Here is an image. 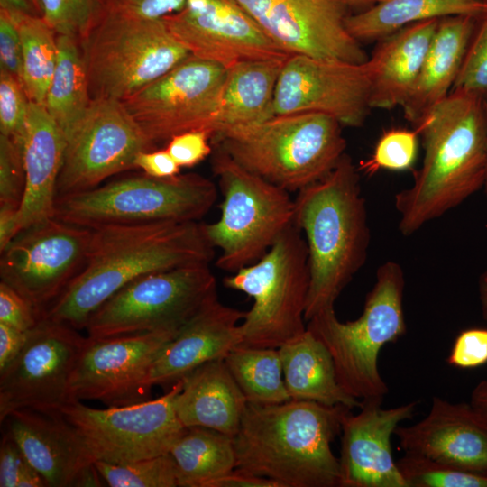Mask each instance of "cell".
Listing matches in <instances>:
<instances>
[{
  "mask_svg": "<svg viewBox=\"0 0 487 487\" xmlns=\"http://www.w3.org/2000/svg\"><path fill=\"white\" fill-rule=\"evenodd\" d=\"M29 99L21 82L0 69V134L22 147Z\"/></svg>",
  "mask_w": 487,
  "mask_h": 487,
  "instance_id": "60d3db41",
  "label": "cell"
},
{
  "mask_svg": "<svg viewBox=\"0 0 487 487\" xmlns=\"http://www.w3.org/2000/svg\"><path fill=\"white\" fill-rule=\"evenodd\" d=\"M226 74L224 67L190 54L121 102L155 146L188 131L205 130L213 136Z\"/></svg>",
  "mask_w": 487,
  "mask_h": 487,
  "instance_id": "4fadbf2b",
  "label": "cell"
},
{
  "mask_svg": "<svg viewBox=\"0 0 487 487\" xmlns=\"http://www.w3.org/2000/svg\"><path fill=\"white\" fill-rule=\"evenodd\" d=\"M407 487H487V475L407 454L396 462Z\"/></svg>",
  "mask_w": 487,
  "mask_h": 487,
  "instance_id": "8d00e7d4",
  "label": "cell"
},
{
  "mask_svg": "<svg viewBox=\"0 0 487 487\" xmlns=\"http://www.w3.org/2000/svg\"><path fill=\"white\" fill-rule=\"evenodd\" d=\"M31 5L35 14L41 16V7L39 0H27Z\"/></svg>",
  "mask_w": 487,
  "mask_h": 487,
  "instance_id": "680465c9",
  "label": "cell"
},
{
  "mask_svg": "<svg viewBox=\"0 0 487 487\" xmlns=\"http://www.w3.org/2000/svg\"><path fill=\"white\" fill-rule=\"evenodd\" d=\"M66 140L57 196L94 188L106 179L134 168L142 151L155 145L121 101L96 98Z\"/></svg>",
  "mask_w": 487,
  "mask_h": 487,
  "instance_id": "9a60e30c",
  "label": "cell"
},
{
  "mask_svg": "<svg viewBox=\"0 0 487 487\" xmlns=\"http://www.w3.org/2000/svg\"><path fill=\"white\" fill-rule=\"evenodd\" d=\"M186 0H105L107 11L148 19H161L178 12Z\"/></svg>",
  "mask_w": 487,
  "mask_h": 487,
  "instance_id": "c3c4849f",
  "label": "cell"
},
{
  "mask_svg": "<svg viewBox=\"0 0 487 487\" xmlns=\"http://www.w3.org/2000/svg\"><path fill=\"white\" fill-rule=\"evenodd\" d=\"M382 401L348 409L341 422L339 487H407L392 458L391 437L400 422L413 417L417 402L391 409Z\"/></svg>",
  "mask_w": 487,
  "mask_h": 487,
  "instance_id": "7402d4cb",
  "label": "cell"
},
{
  "mask_svg": "<svg viewBox=\"0 0 487 487\" xmlns=\"http://www.w3.org/2000/svg\"><path fill=\"white\" fill-rule=\"evenodd\" d=\"M92 99L123 101L190 54L164 21L106 10L80 42Z\"/></svg>",
  "mask_w": 487,
  "mask_h": 487,
  "instance_id": "30bf717a",
  "label": "cell"
},
{
  "mask_svg": "<svg viewBox=\"0 0 487 487\" xmlns=\"http://www.w3.org/2000/svg\"><path fill=\"white\" fill-rule=\"evenodd\" d=\"M69 325L41 317L18 355L0 372V422L20 409H59L86 343Z\"/></svg>",
  "mask_w": 487,
  "mask_h": 487,
  "instance_id": "2e32d148",
  "label": "cell"
},
{
  "mask_svg": "<svg viewBox=\"0 0 487 487\" xmlns=\"http://www.w3.org/2000/svg\"><path fill=\"white\" fill-rule=\"evenodd\" d=\"M211 137L205 130L188 131L173 136L165 148L180 168H189L212 153Z\"/></svg>",
  "mask_w": 487,
  "mask_h": 487,
  "instance_id": "f6af8a7d",
  "label": "cell"
},
{
  "mask_svg": "<svg viewBox=\"0 0 487 487\" xmlns=\"http://www.w3.org/2000/svg\"><path fill=\"white\" fill-rule=\"evenodd\" d=\"M477 20L471 15L439 20L414 89L401 107L414 128L451 92Z\"/></svg>",
  "mask_w": 487,
  "mask_h": 487,
  "instance_id": "83f0119b",
  "label": "cell"
},
{
  "mask_svg": "<svg viewBox=\"0 0 487 487\" xmlns=\"http://www.w3.org/2000/svg\"><path fill=\"white\" fill-rule=\"evenodd\" d=\"M289 55L364 63L369 55L348 32L342 0H236Z\"/></svg>",
  "mask_w": 487,
  "mask_h": 487,
  "instance_id": "ffe728a7",
  "label": "cell"
},
{
  "mask_svg": "<svg viewBox=\"0 0 487 487\" xmlns=\"http://www.w3.org/2000/svg\"><path fill=\"white\" fill-rule=\"evenodd\" d=\"M1 425L48 487L102 485L95 460L60 410L15 409Z\"/></svg>",
  "mask_w": 487,
  "mask_h": 487,
  "instance_id": "44dd1931",
  "label": "cell"
},
{
  "mask_svg": "<svg viewBox=\"0 0 487 487\" xmlns=\"http://www.w3.org/2000/svg\"><path fill=\"white\" fill-rule=\"evenodd\" d=\"M179 330L87 336L70 377L69 401L98 400L111 407L150 400L152 365Z\"/></svg>",
  "mask_w": 487,
  "mask_h": 487,
  "instance_id": "e0dca14e",
  "label": "cell"
},
{
  "mask_svg": "<svg viewBox=\"0 0 487 487\" xmlns=\"http://www.w3.org/2000/svg\"><path fill=\"white\" fill-rule=\"evenodd\" d=\"M309 282L308 246L295 225L261 259L226 276V288L253 299L239 326V345L279 348L303 334Z\"/></svg>",
  "mask_w": 487,
  "mask_h": 487,
  "instance_id": "9c48e42d",
  "label": "cell"
},
{
  "mask_svg": "<svg viewBox=\"0 0 487 487\" xmlns=\"http://www.w3.org/2000/svg\"><path fill=\"white\" fill-rule=\"evenodd\" d=\"M212 170L223 194L220 217L202 223L209 244L221 250L216 266L235 272L254 263L294 225L289 191L249 171L215 148Z\"/></svg>",
  "mask_w": 487,
  "mask_h": 487,
  "instance_id": "ba28073f",
  "label": "cell"
},
{
  "mask_svg": "<svg viewBox=\"0 0 487 487\" xmlns=\"http://www.w3.org/2000/svg\"><path fill=\"white\" fill-rule=\"evenodd\" d=\"M481 1H482V2L485 3V4H487V0H481Z\"/></svg>",
  "mask_w": 487,
  "mask_h": 487,
  "instance_id": "94428289",
  "label": "cell"
},
{
  "mask_svg": "<svg viewBox=\"0 0 487 487\" xmlns=\"http://www.w3.org/2000/svg\"><path fill=\"white\" fill-rule=\"evenodd\" d=\"M182 380L154 400L95 409L71 400L58 410L74 427L96 461L124 464L170 452L185 433L175 400Z\"/></svg>",
  "mask_w": 487,
  "mask_h": 487,
  "instance_id": "7c38bea8",
  "label": "cell"
},
{
  "mask_svg": "<svg viewBox=\"0 0 487 487\" xmlns=\"http://www.w3.org/2000/svg\"><path fill=\"white\" fill-rule=\"evenodd\" d=\"M175 400L181 423L203 427L234 436L247 400L230 373L224 359L206 363L182 379Z\"/></svg>",
  "mask_w": 487,
  "mask_h": 487,
  "instance_id": "4316f807",
  "label": "cell"
},
{
  "mask_svg": "<svg viewBox=\"0 0 487 487\" xmlns=\"http://www.w3.org/2000/svg\"><path fill=\"white\" fill-rule=\"evenodd\" d=\"M419 133L414 128H391L382 133L369 159L362 161L360 171L372 175L380 170H409L413 168L419 147Z\"/></svg>",
  "mask_w": 487,
  "mask_h": 487,
  "instance_id": "f35d334b",
  "label": "cell"
},
{
  "mask_svg": "<svg viewBox=\"0 0 487 487\" xmlns=\"http://www.w3.org/2000/svg\"><path fill=\"white\" fill-rule=\"evenodd\" d=\"M394 435L407 454L487 475V427L469 403L434 397L422 420L399 426Z\"/></svg>",
  "mask_w": 487,
  "mask_h": 487,
  "instance_id": "603a6c76",
  "label": "cell"
},
{
  "mask_svg": "<svg viewBox=\"0 0 487 487\" xmlns=\"http://www.w3.org/2000/svg\"><path fill=\"white\" fill-rule=\"evenodd\" d=\"M369 65L290 55L280 73L274 115L322 113L342 126L361 127L370 111Z\"/></svg>",
  "mask_w": 487,
  "mask_h": 487,
  "instance_id": "ac0fdd59",
  "label": "cell"
},
{
  "mask_svg": "<svg viewBox=\"0 0 487 487\" xmlns=\"http://www.w3.org/2000/svg\"><path fill=\"white\" fill-rule=\"evenodd\" d=\"M214 249L198 221L93 228L83 268L41 317L85 328L89 317L129 282L153 272L209 263Z\"/></svg>",
  "mask_w": 487,
  "mask_h": 487,
  "instance_id": "6da1fadb",
  "label": "cell"
},
{
  "mask_svg": "<svg viewBox=\"0 0 487 487\" xmlns=\"http://www.w3.org/2000/svg\"><path fill=\"white\" fill-rule=\"evenodd\" d=\"M208 487H281L274 480L234 469L214 480Z\"/></svg>",
  "mask_w": 487,
  "mask_h": 487,
  "instance_id": "816d5d0a",
  "label": "cell"
},
{
  "mask_svg": "<svg viewBox=\"0 0 487 487\" xmlns=\"http://www.w3.org/2000/svg\"><path fill=\"white\" fill-rule=\"evenodd\" d=\"M162 20L189 54L226 69L244 61L290 56L236 0H186Z\"/></svg>",
  "mask_w": 487,
  "mask_h": 487,
  "instance_id": "d6986e66",
  "label": "cell"
},
{
  "mask_svg": "<svg viewBox=\"0 0 487 487\" xmlns=\"http://www.w3.org/2000/svg\"><path fill=\"white\" fill-rule=\"evenodd\" d=\"M478 293L482 316L487 321V271H483L479 277Z\"/></svg>",
  "mask_w": 487,
  "mask_h": 487,
  "instance_id": "9f6ffc18",
  "label": "cell"
},
{
  "mask_svg": "<svg viewBox=\"0 0 487 487\" xmlns=\"http://www.w3.org/2000/svg\"><path fill=\"white\" fill-rule=\"evenodd\" d=\"M224 361L247 402L277 404L291 400L278 348L239 345Z\"/></svg>",
  "mask_w": 487,
  "mask_h": 487,
  "instance_id": "836d02e7",
  "label": "cell"
},
{
  "mask_svg": "<svg viewBox=\"0 0 487 487\" xmlns=\"http://www.w3.org/2000/svg\"><path fill=\"white\" fill-rule=\"evenodd\" d=\"M446 363L460 369H473L487 363V328H468L456 336Z\"/></svg>",
  "mask_w": 487,
  "mask_h": 487,
  "instance_id": "ee69618b",
  "label": "cell"
},
{
  "mask_svg": "<svg viewBox=\"0 0 487 487\" xmlns=\"http://www.w3.org/2000/svg\"><path fill=\"white\" fill-rule=\"evenodd\" d=\"M217 189L197 173L154 178L144 173L94 188L57 196L53 217L93 229L110 225L198 221L213 207Z\"/></svg>",
  "mask_w": 487,
  "mask_h": 487,
  "instance_id": "52a82bcc",
  "label": "cell"
},
{
  "mask_svg": "<svg viewBox=\"0 0 487 487\" xmlns=\"http://www.w3.org/2000/svg\"><path fill=\"white\" fill-rule=\"evenodd\" d=\"M41 316L14 288L0 281V322L22 331L36 326Z\"/></svg>",
  "mask_w": 487,
  "mask_h": 487,
  "instance_id": "bcb514c9",
  "label": "cell"
},
{
  "mask_svg": "<svg viewBox=\"0 0 487 487\" xmlns=\"http://www.w3.org/2000/svg\"><path fill=\"white\" fill-rule=\"evenodd\" d=\"M28 331H22L0 322V372L22 351Z\"/></svg>",
  "mask_w": 487,
  "mask_h": 487,
  "instance_id": "f907efd6",
  "label": "cell"
},
{
  "mask_svg": "<svg viewBox=\"0 0 487 487\" xmlns=\"http://www.w3.org/2000/svg\"><path fill=\"white\" fill-rule=\"evenodd\" d=\"M285 60H249L227 69L213 136L274 116L275 89Z\"/></svg>",
  "mask_w": 487,
  "mask_h": 487,
  "instance_id": "f1b7e54d",
  "label": "cell"
},
{
  "mask_svg": "<svg viewBox=\"0 0 487 487\" xmlns=\"http://www.w3.org/2000/svg\"><path fill=\"white\" fill-rule=\"evenodd\" d=\"M0 9H3L10 14H35L27 0H0Z\"/></svg>",
  "mask_w": 487,
  "mask_h": 487,
  "instance_id": "11a10c76",
  "label": "cell"
},
{
  "mask_svg": "<svg viewBox=\"0 0 487 487\" xmlns=\"http://www.w3.org/2000/svg\"><path fill=\"white\" fill-rule=\"evenodd\" d=\"M486 14L487 4L481 0H382L349 14L345 25L361 43L376 42L418 22L455 15L480 18Z\"/></svg>",
  "mask_w": 487,
  "mask_h": 487,
  "instance_id": "4dcf8cb0",
  "label": "cell"
},
{
  "mask_svg": "<svg viewBox=\"0 0 487 487\" xmlns=\"http://www.w3.org/2000/svg\"><path fill=\"white\" fill-rule=\"evenodd\" d=\"M66 140L44 106L29 101L22 144L25 188L19 208L21 230L53 217Z\"/></svg>",
  "mask_w": 487,
  "mask_h": 487,
  "instance_id": "d4e9b609",
  "label": "cell"
},
{
  "mask_svg": "<svg viewBox=\"0 0 487 487\" xmlns=\"http://www.w3.org/2000/svg\"><path fill=\"white\" fill-rule=\"evenodd\" d=\"M0 69L14 75L23 86L22 42L11 15L0 9Z\"/></svg>",
  "mask_w": 487,
  "mask_h": 487,
  "instance_id": "7dc6e473",
  "label": "cell"
},
{
  "mask_svg": "<svg viewBox=\"0 0 487 487\" xmlns=\"http://www.w3.org/2000/svg\"><path fill=\"white\" fill-rule=\"evenodd\" d=\"M404 272L393 261L382 263L366 295L362 315L341 322L334 308L308 321V329L329 351L342 389L362 402L382 401L389 389L378 369L380 351L406 332Z\"/></svg>",
  "mask_w": 487,
  "mask_h": 487,
  "instance_id": "8992f818",
  "label": "cell"
},
{
  "mask_svg": "<svg viewBox=\"0 0 487 487\" xmlns=\"http://www.w3.org/2000/svg\"><path fill=\"white\" fill-rule=\"evenodd\" d=\"M348 409L310 400L247 402L233 437L234 469L281 487H339V458L331 443Z\"/></svg>",
  "mask_w": 487,
  "mask_h": 487,
  "instance_id": "3957f363",
  "label": "cell"
},
{
  "mask_svg": "<svg viewBox=\"0 0 487 487\" xmlns=\"http://www.w3.org/2000/svg\"><path fill=\"white\" fill-rule=\"evenodd\" d=\"M8 14L22 42L23 87L29 101L44 106L57 64V34L40 15Z\"/></svg>",
  "mask_w": 487,
  "mask_h": 487,
  "instance_id": "e575fe53",
  "label": "cell"
},
{
  "mask_svg": "<svg viewBox=\"0 0 487 487\" xmlns=\"http://www.w3.org/2000/svg\"><path fill=\"white\" fill-rule=\"evenodd\" d=\"M1 487H48L15 441L5 432L0 442Z\"/></svg>",
  "mask_w": 487,
  "mask_h": 487,
  "instance_id": "b9f144b4",
  "label": "cell"
},
{
  "mask_svg": "<svg viewBox=\"0 0 487 487\" xmlns=\"http://www.w3.org/2000/svg\"><path fill=\"white\" fill-rule=\"evenodd\" d=\"M348 8H356L360 11L370 8L382 0H342Z\"/></svg>",
  "mask_w": 487,
  "mask_h": 487,
  "instance_id": "6f0895ef",
  "label": "cell"
},
{
  "mask_svg": "<svg viewBox=\"0 0 487 487\" xmlns=\"http://www.w3.org/2000/svg\"><path fill=\"white\" fill-rule=\"evenodd\" d=\"M134 168L154 178H170L179 174L180 167L164 149L142 151L134 160Z\"/></svg>",
  "mask_w": 487,
  "mask_h": 487,
  "instance_id": "681fc988",
  "label": "cell"
},
{
  "mask_svg": "<svg viewBox=\"0 0 487 487\" xmlns=\"http://www.w3.org/2000/svg\"><path fill=\"white\" fill-rule=\"evenodd\" d=\"M342 127L322 113L274 115L216 134L211 143L249 171L299 192L329 174L345 155Z\"/></svg>",
  "mask_w": 487,
  "mask_h": 487,
  "instance_id": "5b68a950",
  "label": "cell"
},
{
  "mask_svg": "<svg viewBox=\"0 0 487 487\" xmlns=\"http://www.w3.org/2000/svg\"><path fill=\"white\" fill-rule=\"evenodd\" d=\"M359 172L345 153L329 174L299 190L294 199V225L308 252L306 321L334 308L367 260L370 228Z\"/></svg>",
  "mask_w": 487,
  "mask_h": 487,
  "instance_id": "277c9868",
  "label": "cell"
},
{
  "mask_svg": "<svg viewBox=\"0 0 487 487\" xmlns=\"http://www.w3.org/2000/svg\"><path fill=\"white\" fill-rule=\"evenodd\" d=\"M178 487H208L235 468L233 436L219 431L189 427L172 446Z\"/></svg>",
  "mask_w": 487,
  "mask_h": 487,
  "instance_id": "1f68e13d",
  "label": "cell"
},
{
  "mask_svg": "<svg viewBox=\"0 0 487 487\" xmlns=\"http://www.w3.org/2000/svg\"><path fill=\"white\" fill-rule=\"evenodd\" d=\"M486 108H487V101H486ZM482 188H483L485 196L487 198V162H486L485 180H484V185H483Z\"/></svg>",
  "mask_w": 487,
  "mask_h": 487,
  "instance_id": "91938a15",
  "label": "cell"
},
{
  "mask_svg": "<svg viewBox=\"0 0 487 487\" xmlns=\"http://www.w3.org/2000/svg\"><path fill=\"white\" fill-rule=\"evenodd\" d=\"M24 188L22 147L0 134V204L20 207Z\"/></svg>",
  "mask_w": 487,
  "mask_h": 487,
  "instance_id": "7bdbcfd3",
  "label": "cell"
},
{
  "mask_svg": "<svg viewBox=\"0 0 487 487\" xmlns=\"http://www.w3.org/2000/svg\"><path fill=\"white\" fill-rule=\"evenodd\" d=\"M453 89L487 100V14L477 20Z\"/></svg>",
  "mask_w": 487,
  "mask_h": 487,
  "instance_id": "ab89813d",
  "label": "cell"
},
{
  "mask_svg": "<svg viewBox=\"0 0 487 487\" xmlns=\"http://www.w3.org/2000/svg\"><path fill=\"white\" fill-rule=\"evenodd\" d=\"M216 299L209 263L180 266L129 282L89 317L85 329L95 339L179 330Z\"/></svg>",
  "mask_w": 487,
  "mask_h": 487,
  "instance_id": "8fae6325",
  "label": "cell"
},
{
  "mask_svg": "<svg viewBox=\"0 0 487 487\" xmlns=\"http://www.w3.org/2000/svg\"><path fill=\"white\" fill-rule=\"evenodd\" d=\"M278 350L291 400L327 406L342 405L349 409L362 407V401L342 389L329 351L308 329Z\"/></svg>",
  "mask_w": 487,
  "mask_h": 487,
  "instance_id": "f546056e",
  "label": "cell"
},
{
  "mask_svg": "<svg viewBox=\"0 0 487 487\" xmlns=\"http://www.w3.org/2000/svg\"><path fill=\"white\" fill-rule=\"evenodd\" d=\"M244 315L217 299L206 305L155 359L149 373L150 385L174 384L200 365L225 359L241 344L239 323Z\"/></svg>",
  "mask_w": 487,
  "mask_h": 487,
  "instance_id": "cb8c5ba5",
  "label": "cell"
},
{
  "mask_svg": "<svg viewBox=\"0 0 487 487\" xmlns=\"http://www.w3.org/2000/svg\"><path fill=\"white\" fill-rule=\"evenodd\" d=\"M482 96L453 89L415 129L424 157L412 185L396 193L399 230L418 232L483 188L487 108Z\"/></svg>",
  "mask_w": 487,
  "mask_h": 487,
  "instance_id": "7a4b0ae2",
  "label": "cell"
},
{
  "mask_svg": "<svg viewBox=\"0 0 487 487\" xmlns=\"http://www.w3.org/2000/svg\"><path fill=\"white\" fill-rule=\"evenodd\" d=\"M19 208L9 204H0V252L21 231Z\"/></svg>",
  "mask_w": 487,
  "mask_h": 487,
  "instance_id": "f5cc1de1",
  "label": "cell"
},
{
  "mask_svg": "<svg viewBox=\"0 0 487 487\" xmlns=\"http://www.w3.org/2000/svg\"><path fill=\"white\" fill-rule=\"evenodd\" d=\"M57 64L44 106L66 139L84 116L92 98L79 41L57 35Z\"/></svg>",
  "mask_w": 487,
  "mask_h": 487,
  "instance_id": "d6a6232c",
  "label": "cell"
},
{
  "mask_svg": "<svg viewBox=\"0 0 487 487\" xmlns=\"http://www.w3.org/2000/svg\"><path fill=\"white\" fill-rule=\"evenodd\" d=\"M469 404L481 422L487 427V380L481 381L474 387Z\"/></svg>",
  "mask_w": 487,
  "mask_h": 487,
  "instance_id": "db71d44e",
  "label": "cell"
},
{
  "mask_svg": "<svg viewBox=\"0 0 487 487\" xmlns=\"http://www.w3.org/2000/svg\"><path fill=\"white\" fill-rule=\"evenodd\" d=\"M440 19L407 25L376 41L367 63L372 109L402 107L411 95Z\"/></svg>",
  "mask_w": 487,
  "mask_h": 487,
  "instance_id": "484cf974",
  "label": "cell"
},
{
  "mask_svg": "<svg viewBox=\"0 0 487 487\" xmlns=\"http://www.w3.org/2000/svg\"><path fill=\"white\" fill-rule=\"evenodd\" d=\"M92 229L54 217L28 226L1 251L0 277L41 316L81 271Z\"/></svg>",
  "mask_w": 487,
  "mask_h": 487,
  "instance_id": "5bb4252c",
  "label": "cell"
},
{
  "mask_svg": "<svg viewBox=\"0 0 487 487\" xmlns=\"http://www.w3.org/2000/svg\"><path fill=\"white\" fill-rule=\"evenodd\" d=\"M41 16L57 35L79 43L106 13L105 0H39Z\"/></svg>",
  "mask_w": 487,
  "mask_h": 487,
  "instance_id": "74e56055",
  "label": "cell"
},
{
  "mask_svg": "<svg viewBox=\"0 0 487 487\" xmlns=\"http://www.w3.org/2000/svg\"><path fill=\"white\" fill-rule=\"evenodd\" d=\"M110 487H178L175 462L170 453L124 464L95 462Z\"/></svg>",
  "mask_w": 487,
  "mask_h": 487,
  "instance_id": "d590c367",
  "label": "cell"
}]
</instances>
